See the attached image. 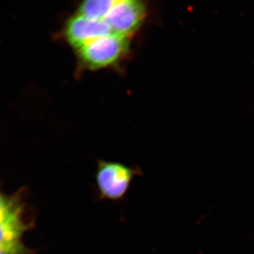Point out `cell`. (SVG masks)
I'll return each instance as SVG.
<instances>
[{"label":"cell","mask_w":254,"mask_h":254,"mask_svg":"<svg viewBox=\"0 0 254 254\" xmlns=\"http://www.w3.org/2000/svg\"><path fill=\"white\" fill-rule=\"evenodd\" d=\"M27 189L21 187L11 195L1 193L0 230L1 252L24 254L27 250L21 242L25 232L36 225V212L27 202Z\"/></svg>","instance_id":"cell-1"},{"label":"cell","mask_w":254,"mask_h":254,"mask_svg":"<svg viewBox=\"0 0 254 254\" xmlns=\"http://www.w3.org/2000/svg\"><path fill=\"white\" fill-rule=\"evenodd\" d=\"M141 174L142 171L138 167L98 159L95 176L98 198L100 200L119 201L128 191L132 179Z\"/></svg>","instance_id":"cell-2"},{"label":"cell","mask_w":254,"mask_h":254,"mask_svg":"<svg viewBox=\"0 0 254 254\" xmlns=\"http://www.w3.org/2000/svg\"><path fill=\"white\" fill-rule=\"evenodd\" d=\"M128 44V37L111 33L78 49L79 56L88 68H100L112 64L125 55Z\"/></svg>","instance_id":"cell-3"},{"label":"cell","mask_w":254,"mask_h":254,"mask_svg":"<svg viewBox=\"0 0 254 254\" xmlns=\"http://www.w3.org/2000/svg\"><path fill=\"white\" fill-rule=\"evenodd\" d=\"M145 6L136 0H119L104 21L111 33L128 37L140 26L145 15Z\"/></svg>","instance_id":"cell-4"},{"label":"cell","mask_w":254,"mask_h":254,"mask_svg":"<svg viewBox=\"0 0 254 254\" xmlns=\"http://www.w3.org/2000/svg\"><path fill=\"white\" fill-rule=\"evenodd\" d=\"M111 33L109 27L104 21L91 20L78 14L69 20L65 28L66 39L78 50Z\"/></svg>","instance_id":"cell-5"},{"label":"cell","mask_w":254,"mask_h":254,"mask_svg":"<svg viewBox=\"0 0 254 254\" xmlns=\"http://www.w3.org/2000/svg\"><path fill=\"white\" fill-rule=\"evenodd\" d=\"M116 2L115 0H88L79 6L78 14L91 20L104 21Z\"/></svg>","instance_id":"cell-6"}]
</instances>
